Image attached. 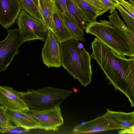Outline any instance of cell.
Instances as JSON below:
<instances>
[{"label": "cell", "mask_w": 134, "mask_h": 134, "mask_svg": "<svg viewBox=\"0 0 134 134\" xmlns=\"http://www.w3.org/2000/svg\"><path fill=\"white\" fill-rule=\"evenodd\" d=\"M16 21L24 42L34 40L45 41L48 29L42 21L34 18L22 9L20 12Z\"/></svg>", "instance_id": "5"}, {"label": "cell", "mask_w": 134, "mask_h": 134, "mask_svg": "<svg viewBox=\"0 0 134 134\" xmlns=\"http://www.w3.org/2000/svg\"><path fill=\"white\" fill-rule=\"evenodd\" d=\"M52 2H56V0H51Z\"/></svg>", "instance_id": "30"}, {"label": "cell", "mask_w": 134, "mask_h": 134, "mask_svg": "<svg viewBox=\"0 0 134 134\" xmlns=\"http://www.w3.org/2000/svg\"><path fill=\"white\" fill-rule=\"evenodd\" d=\"M68 13L78 25L83 30L88 23L78 7L72 0H66Z\"/></svg>", "instance_id": "19"}, {"label": "cell", "mask_w": 134, "mask_h": 134, "mask_svg": "<svg viewBox=\"0 0 134 134\" xmlns=\"http://www.w3.org/2000/svg\"><path fill=\"white\" fill-rule=\"evenodd\" d=\"M118 54L129 58H134V47L107 21L96 20L88 23L85 29Z\"/></svg>", "instance_id": "3"}, {"label": "cell", "mask_w": 134, "mask_h": 134, "mask_svg": "<svg viewBox=\"0 0 134 134\" xmlns=\"http://www.w3.org/2000/svg\"><path fill=\"white\" fill-rule=\"evenodd\" d=\"M79 9L88 23L96 20L97 16L105 12L84 0H72Z\"/></svg>", "instance_id": "17"}, {"label": "cell", "mask_w": 134, "mask_h": 134, "mask_svg": "<svg viewBox=\"0 0 134 134\" xmlns=\"http://www.w3.org/2000/svg\"><path fill=\"white\" fill-rule=\"evenodd\" d=\"M5 110L10 121L15 125L30 130L38 128V123L27 112L6 109Z\"/></svg>", "instance_id": "14"}, {"label": "cell", "mask_w": 134, "mask_h": 134, "mask_svg": "<svg viewBox=\"0 0 134 134\" xmlns=\"http://www.w3.org/2000/svg\"><path fill=\"white\" fill-rule=\"evenodd\" d=\"M108 17L109 19L108 23L122 35L134 47V32L130 30L125 25L124 21L119 17L115 9Z\"/></svg>", "instance_id": "15"}, {"label": "cell", "mask_w": 134, "mask_h": 134, "mask_svg": "<svg viewBox=\"0 0 134 134\" xmlns=\"http://www.w3.org/2000/svg\"><path fill=\"white\" fill-rule=\"evenodd\" d=\"M107 119L120 125L124 130L118 131L119 134H134V112L125 113L114 111L108 109L104 115Z\"/></svg>", "instance_id": "12"}, {"label": "cell", "mask_w": 134, "mask_h": 134, "mask_svg": "<svg viewBox=\"0 0 134 134\" xmlns=\"http://www.w3.org/2000/svg\"><path fill=\"white\" fill-rule=\"evenodd\" d=\"M58 3L62 12L68 13L66 0H56V2Z\"/></svg>", "instance_id": "27"}, {"label": "cell", "mask_w": 134, "mask_h": 134, "mask_svg": "<svg viewBox=\"0 0 134 134\" xmlns=\"http://www.w3.org/2000/svg\"><path fill=\"white\" fill-rule=\"evenodd\" d=\"M26 112L38 122L39 129L57 131L58 127L64 123L59 106L44 110L29 109Z\"/></svg>", "instance_id": "7"}, {"label": "cell", "mask_w": 134, "mask_h": 134, "mask_svg": "<svg viewBox=\"0 0 134 134\" xmlns=\"http://www.w3.org/2000/svg\"><path fill=\"white\" fill-rule=\"evenodd\" d=\"M93 5L96 8L105 13L109 10L106 7L104 4L100 0H84Z\"/></svg>", "instance_id": "25"}, {"label": "cell", "mask_w": 134, "mask_h": 134, "mask_svg": "<svg viewBox=\"0 0 134 134\" xmlns=\"http://www.w3.org/2000/svg\"><path fill=\"white\" fill-rule=\"evenodd\" d=\"M91 57L97 63L115 90L122 93L134 107V58L116 53L95 37Z\"/></svg>", "instance_id": "1"}, {"label": "cell", "mask_w": 134, "mask_h": 134, "mask_svg": "<svg viewBox=\"0 0 134 134\" xmlns=\"http://www.w3.org/2000/svg\"><path fill=\"white\" fill-rule=\"evenodd\" d=\"M105 5L106 7L111 13L115 9L116 2L114 0H100Z\"/></svg>", "instance_id": "26"}, {"label": "cell", "mask_w": 134, "mask_h": 134, "mask_svg": "<svg viewBox=\"0 0 134 134\" xmlns=\"http://www.w3.org/2000/svg\"><path fill=\"white\" fill-rule=\"evenodd\" d=\"M22 9L34 18L42 21L38 8L32 0H19Z\"/></svg>", "instance_id": "20"}, {"label": "cell", "mask_w": 134, "mask_h": 134, "mask_svg": "<svg viewBox=\"0 0 134 134\" xmlns=\"http://www.w3.org/2000/svg\"><path fill=\"white\" fill-rule=\"evenodd\" d=\"M0 105L9 110L25 112L29 110L19 92L6 86H0Z\"/></svg>", "instance_id": "10"}, {"label": "cell", "mask_w": 134, "mask_h": 134, "mask_svg": "<svg viewBox=\"0 0 134 134\" xmlns=\"http://www.w3.org/2000/svg\"><path fill=\"white\" fill-rule=\"evenodd\" d=\"M21 9L19 0H0V24L8 29L14 24Z\"/></svg>", "instance_id": "11"}, {"label": "cell", "mask_w": 134, "mask_h": 134, "mask_svg": "<svg viewBox=\"0 0 134 134\" xmlns=\"http://www.w3.org/2000/svg\"><path fill=\"white\" fill-rule=\"evenodd\" d=\"M128 2L132 6H134V0H129Z\"/></svg>", "instance_id": "29"}, {"label": "cell", "mask_w": 134, "mask_h": 134, "mask_svg": "<svg viewBox=\"0 0 134 134\" xmlns=\"http://www.w3.org/2000/svg\"><path fill=\"white\" fill-rule=\"evenodd\" d=\"M41 55L43 63L48 68L61 66L59 43L51 30H48Z\"/></svg>", "instance_id": "9"}, {"label": "cell", "mask_w": 134, "mask_h": 134, "mask_svg": "<svg viewBox=\"0 0 134 134\" xmlns=\"http://www.w3.org/2000/svg\"><path fill=\"white\" fill-rule=\"evenodd\" d=\"M7 32V36L0 42V72L6 70L18 53L19 47L24 42L18 29H8Z\"/></svg>", "instance_id": "6"}, {"label": "cell", "mask_w": 134, "mask_h": 134, "mask_svg": "<svg viewBox=\"0 0 134 134\" xmlns=\"http://www.w3.org/2000/svg\"><path fill=\"white\" fill-rule=\"evenodd\" d=\"M51 0H38V9L43 24L53 32L54 27L53 16V4Z\"/></svg>", "instance_id": "16"}, {"label": "cell", "mask_w": 134, "mask_h": 134, "mask_svg": "<svg viewBox=\"0 0 134 134\" xmlns=\"http://www.w3.org/2000/svg\"><path fill=\"white\" fill-rule=\"evenodd\" d=\"M115 5L119 7L123 10L129 14L134 18V6L128 1L124 0H114Z\"/></svg>", "instance_id": "21"}, {"label": "cell", "mask_w": 134, "mask_h": 134, "mask_svg": "<svg viewBox=\"0 0 134 134\" xmlns=\"http://www.w3.org/2000/svg\"><path fill=\"white\" fill-rule=\"evenodd\" d=\"M30 129L16 125H12L7 129H0V133H25L29 131Z\"/></svg>", "instance_id": "24"}, {"label": "cell", "mask_w": 134, "mask_h": 134, "mask_svg": "<svg viewBox=\"0 0 134 134\" xmlns=\"http://www.w3.org/2000/svg\"><path fill=\"white\" fill-rule=\"evenodd\" d=\"M61 14L72 38L85 43L86 40L84 30L78 25L69 14L62 12Z\"/></svg>", "instance_id": "18"}, {"label": "cell", "mask_w": 134, "mask_h": 134, "mask_svg": "<svg viewBox=\"0 0 134 134\" xmlns=\"http://www.w3.org/2000/svg\"><path fill=\"white\" fill-rule=\"evenodd\" d=\"M61 65L84 86L92 80L91 55L82 43L72 38L59 43Z\"/></svg>", "instance_id": "2"}, {"label": "cell", "mask_w": 134, "mask_h": 134, "mask_svg": "<svg viewBox=\"0 0 134 134\" xmlns=\"http://www.w3.org/2000/svg\"><path fill=\"white\" fill-rule=\"evenodd\" d=\"M53 16L54 29L53 31L60 43L72 38L62 17L61 11L56 2H53Z\"/></svg>", "instance_id": "13"}, {"label": "cell", "mask_w": 134, "mask_h": 134, "mask_svg": "<svg viewBox=\"0 0 134 134\" xmlns=\"http://www.w3.org/2000/svg\"><path fill=\"white\" fill-rule=\"evenodd\" d=\"M72 92L70 90L50 86L29 89L26 92H19L20 96L29 109L40 111L59 106Z\"/></svg>", "instance_id": "4"}, {"label": "cell", "mask_w": 134, "mask_h": 134, "mask_svg": "<svg viewBox=\"0 0 134 134\" xmlns=\"http://www.w3.org/2000/svg\"><path fill=\"white\" fill-rule=\"evenodd\" d=\"M115 7L119 10L129 29L134 32V18L118 6L115 5Z\"/></svg>", "instance_id": "23"}, {"label": "cell", "mask_w": 134, "mask_h": 134, "mask_svg": "<svg viewBox=\"0 0 134 134\" xmlns=\"http://www.w3.org/2000/svg\"><path fill=\"white\" fill-rule=\"evenodd\" d=\"M37 7H38V0H32Z\"/></svg>", "instance_id": "28"}, {"label": "cell", "mask_w": 134, "mask_h": 134, "mask_svg": "<svg viewBox=\"0 0 134 134\" xmlns=\"http://www.w3.org/2000/svg\"><path fill=\"white\" fill-rule=\"evenodd\" d=\"M116 130H123L120 125L106 118L104 115L76 126L74 133L90 134Z\"/></svg>", "instance_id": "8"}, {"label": "cell", "mask_w": 134, "mask_h": 134, "mask_svg": "<svg viewBox=\"0 0 134 134\" xmlns=\"http://www.w3.org/2000/svg\"><path fill=\"white\" fill-rule=\"evenodd\" d=\"M11 123L6 113L5 109L0 105V127L2 129L8 128L13 125Z\"/></svg>", "instance_id": "22"}]
</instances>
